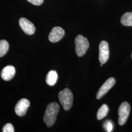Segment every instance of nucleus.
<instances>
[{
    "label": "nucleus",
    "instance_id": "f257e3e1",
    "mask_svg": "<svg viewBox=\"0 0 132 132\" xmlns=\"http://www.w3.org/2000/svg\"><path fill=\"white\" fill-rule=\"evenodd\" d=\"M59 110V105L56 102L50 103L47 105L43 120L48 127H52L55 122Z\"/></svg>",
    "mask_w": 132,
    "mask_h": 132
},
{
    "label": "nucleus",
    "instance_id": "f03ea898",
    "mask_svg": "<svg viewBox=\"0 0 132 132\" xmlns=\"http://www.w3.org/2000/svg\"><path fill=\"white\" fill-rule=\"evenodd\" d=\"M58 98L65 111H69L71 109L73 104V95L69 88H67L60 91L58 94Z\"/></svg>",
    "mask_w": 132,
    "mask_h": 132
},
{
    "label": "nucleus",
    "instance_id": "7ed1b4c3",
    "mask_svg": "<svg viewBox=\"0 0 132 132\" xmlns=\"http://www.w3.org/2000/svg\"><path fill=\"white\" fill-rule=\"evenodd\" d=\"M76 52L77 56H83L89 47L90 44L87 38L82 35H78L75 39Z\"/></svg>",
    "mask_w": 132,
    "mask_h": 132
},
{
    "label": "nucleus",
    "instance_id": "20e7f679",
    "mask_svg": "<svg viewBox=\"0 0 132 132\" xmlns=\"http://www.w3.org/2000/svg\"><path fill=\"white\" fill-rule=\"evenodd\" d=\"M130 112V105L127 102H123L120 105L118 110V124L123 125L127 120Z\"/></svg>",
    "mask_w": 132,
    "mask_h": 132
},
{
    "label": "nucleus",
    "instance_id": "39448f33",
    "mask_svg": "<svg viewBox=\"0 0 132 132\" xmlns=\"http://www.w3.org/2000/svg\"><path fill=\"white\" fill-rule=\"evenodd\" d=\"M109 53L108 43L105 41H101L99 46V60L101 64H103L107 62Z\"/></svg>",
    "mask_w": 132,
    "mask_h": 132
},
{
    "label": "nucleus",
    "instance_id": "423d86ee",
    "mask_svg": "<svg viewBox=\"0 0 132 132\" xmlns=\"http://www.w3.org/2000/svg\"><path fill=\"white\" fill-rule=\"evenodd\" d=\"M19 25L24 32L29 35H32L35 33V27L32 22L25 18H21L19 21Z\"/></svg>",
    "mask_w": 132,
    "mask_h": 132
},
{
    "label": "nucleus",
    "instance_id": "0eeeda50",
    "mask_svg": "<svg viewBox=\"0 0 132 132\" xmlns=\"http://www.w3.org/2000/svg\"><path fill=\"white\" fill-rule=\"evenodd\" d=\"M30 106V102L27 99H21L15 107V112L19 117H23L27 113Z\"/></svg>",
    "mask_w": 132,
    "mask_h": 132
},
{
    "label": "nucleus",
    "instance_id": "6e6552de",
    "mask_svg": "<svg viewBox=\"0 0 132 132\" xmlns=\"http://www.w3.org/2000/svg\"><path fill=\"white\" fill-rule=\"evenodd\" d=\"M116 83V79L113 77H111L106 80L102 85L96 94V98L100 99L110 90Z\"/></svg>",
    "mask_w": 132,
    "mask_h": 132
},
{
    "label": "nucleus",
    "instance_id": "1a4fd4ad",
    "mask_svg": "<svg viewBox=\"0 0 132 132\" xmlns=\"http://www.w3.org/2000/svg\"><path fill=\"white\" fill-rule=\"evenodd\" d=\"M65 35L64 30L59 27H55L52 28L49 34L48 39L52 43H56L61 40Z\"/></svg>",
    "mask_w": 132,
    "mask_h": 132
},
{
    "label": "nucleus",
    "instance_id": "9d476101",
    "mask_svg": "<svg viewBox=\"0 0 132 132\" xmlns=\"http://www.w3.org/2000/svg\"><path fill=\"white\" fill-rule=\"evenodd\" d=\"M16 71L14 67L11 65L6 66L2 70L1 73V77L5 81L12 79L15 75Z\"/></svg>",
    "mask_w": 132,
    "mask_h": 132
},
{
    "label": "nucleus",
    "instance_id": "9b49d317",
    "mask_svg": "<svg viewBox=\"0 0 132 132\" xmlns=\"http://www.w3.org/2000/svg\"><path fill=\"white\" fill-rule=\"evenodd\" d=\"M58 79V75L55 71H50L46 76V81L47 85L53 86L56 83Z\"/></svg>",
    "mask_w": 132,
    "mask_h": 132
},
{
    "label": "nucleus",
    "instance_id": "f8f14e48",
    "mask_svg": "<svg viewBox=\"0 0 132 132\" xmlns=\"http://www.w3.org/2000/svg\"><path fill=\"white\" fill-rule=\"evenodd\" d=\"M109 108L108 106L104 104L98 109L97 113V119L98 120H101L102 118H105L108 113Z\"/></svg>",
    "mask_w": 132,
    "mask_h": 132
},
{
    "label": "nucleus",
    "instance_id": "ddd939ff",
    "mask_svg": "<svg viewBox=\"0 0 132 132\" xmlns=\"http://www.w3.org/2000/svg\"><path fill=\"white\" fill-rule=\"evenodd\" d=\"M121 23L125 26H132V12H126L121 18Z\"/></svg>",
    "mask_w": 132,
    "mask_h": 132
},
{
    "label": "nucleus",
    "instance_id": "4468645a",
    "mask_svg": "<svg viewBox=\"0 0 132 132\" xmlns=\"http://www.w3.org/2000/svg\"><path fill=\"white\" fill-rule=\"evenodd\" d=\"M9 44L7 41L2 40L0 41V57H3L8 52Z\"/></svg>",
    "mask_w": 132,
    "mask_h": 132
},
{
    "label": "nucleus",
    "instance_id": "2eb2a0df",
    "mask_svg": "<svg viewBox=\"0 0 132 132\" xmlns=\"http://www.w3.org/2000/svg\"><path fill=\"white\" fill-rule=\"evenodd\" d=\"M2 131L3 132H14V128L11 123H7L3 128Z\"/></svg>",
    "mask_w": 132,
    "mask_h": 132
},
{
    "label": "nucleus",
    "instance_id": "dca6fc26",
    "mask_svg": "<svg viewBox=\"0 0 132 132\" xmlns=\"http://www.w3.org/2000/svg\"><path fill=\"white\" fill-rule=\"evenodd\" d=\"M105 124V127L106 128V129L107 130V132H111L113 129V124L110 121H107Z\"/></svg>",
    "mask_w": 132,
    "mask_h": 132
},
{
    "label": "nucleus",
    "instance_id": "f3484780",
    "mask_svg": "<svg viewBox=\"0 0 132 132\" xmlns=\"http://www.w3.org/2000/svg\"><path fill=\"white\" fill-rule=\"evenodd\" d=\"M31 4L35 5H42L44 0H27Z\"/></svg>",
    "mask_w": 132,
    "mask_h": 132
},
{
    "label": "nucleus",
    "instance_id": "a211bd4d",
    "mask_svg": "<svg viewBox=\"0 0 132 132\" xmlns=\"http://www.w3.org/2000/svg\"><path fill=\"white\" fill-rule=\"evenodd\" d=\"M103 66V64H101V65H100V66Z\"/></svg>",
    "mask_w": 132,
    "mask_h": 132
},
{
    "label": "nucleus",
    "instance_id": "6ab92c4d",
    "mask_svg": "<svg viewBox=\"0 0 132 132\" xmlns=\"http://www.w3.org/2000/svg\"><path fill=\"white\" fill-rule=\"evenodd\" d=\"M131 57H132V54H131Z\"/></svg>",
    "mask_w": 132,
    "mask_h": 132
}]
</instances>
